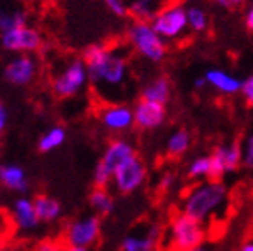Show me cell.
I'll return each mask as SVG.
<instances>
[{
    "mask_svg": "<svg viewBox=\"0 0 253 251\" xmlns=\"http://www.w3.org/2000/svg\"><path fill=\"white\" fill-rule=\"evenodd\" d=\"M83 60L86 63L88 79L95 90L111 95L116 90L125 88L130 74V65L122 49L104 44H91L84 49Z\"/></svg>",
    "mask_w": 253,
    "mask_h": 251,
    "instance_id": "cell-1",
    "label": "cell"
},
{
    "mask_svg": "<svg viewBox=\"0 0 253 251\" xmlns=\"http://www.w3.org/2000/svg\"><path fill=\"white\" fill-rule=\"evenodd\" d=\"M229 204V188L221 179H206L195 183L181 200V212L201 223L223 214Z\"/></svg>",
    "mask_w": 253,
    "mask_h": 251,
    "instance_id": "cell-2",
    "label": "cell"
},
{
    "mask_svg": "<svg viewBox=\"0 0 253 251\" xmlns=\"http://www.w3.org/2000/svg\"><path fill=\"white\" fill-rule=\"evenodd\" d=\"M126 41L139 58L160 63L167 56V42L158 36L150 21H132L126 28Z\"/></svg>",
    "mask_w": 253,
    "mask_h": 251,
    "instance_id": "cell-3",
    "label": "cell"
},
{
    "mask_svg": "<svg viewBox=\"0 0 253 251\" xmlns=\"http://www.w3.org/2000/svg\"><path fill=\"white\" fill-rule=\"evenodd\" d=\"M206 227L185 212H178L170 218L167 230V243L172 251H185L190 248L204 244Z\"/></svg>",
    "mask_w": 253,
    "mask_h": 251,
    "instance_id": "cell-4",
    "label": "cell"
},
{
    "mask_svg": "<svg viewBox=\"0 0 253 251\" xmlns=\"http://www.w3.org/2000/svg\"><path fill=\"white\" fill-rule=\"evenodd\" d=\"M88 71L83 58H69L58 69L51 83L53 93L58 98H74L88 86Z\"/></svg>",
    "mask_w": 253,
    "mask_h": 251,
    "instance_id": "cell-5",
    "label": "cell"
},
{
    "mask_svg": "<svg viewBox=\"0 0 253 251\" xmlns=\"http://www.w3.org/2000/svg\"><path fill=\"white\" fill-rule=\"evenodd\" d=\"M150 23L166 42H174V41L183 39L188 32L186 5L179 0L166 2L164 7L155 14V18Z\"/></svg>",
    "mask_w": 253,
    "mask_h": 251,
    "instance_id": "cell-6",
    "label": "cell"
},
{
    "mask_svg": "<svg viewBox=\"0 0 253 251\" xmlns=\"http://www.w3.org/2000/svg\"><path fill=\"white\" fill-rule=\"evenodd\" d=\"M102 236V220L99 214H84L69 221L63 230V243L67 246L88 248L99 243Z\"/></svg>",
    "mask_w": 253,
    "mask_h": 251,
    "instance_id": "cell-7",
    "label": "cell"
},
{
    "mask_svg": "<svg viewBox=\"0 0 253 251\" xmlns=\"http://www.w3.org/2000/svg\"><path fill=\"white\" fill-rule=\"evenodd\" d=\"M148 179V167L139 157H134L126 164L115 170L113 174V188L120 195H132L144 186Z\"/></svg>",
    "mask_w": 253,
    "mask_h": 251,
    "instance_id": "cell-8",
    "label": "cell"
},
{
    "mask_svg": "<svg viewBox=\"0 0 253 251\" xmlns=\"http://www.w3.org/2000/svg\"><path fill=\"white\" fill-rule=\"evenodd\" d=\"M0 46L14 55H34L42 46V34L37 28L25 25L0 36Z\"/></svg>",
    "mask_w": 253,
    "mask_h": 251,
    "instance_id": "cell-9",
    "label": "cell"
},
{
    "mask_svg": "<svg viewBox=\"0 0 253 251\" xmlns=\"http://www.w3.org/2000/svg\"><path fill=\"white\" fill-rule=\"evenodd\" d=\"M211 167H213V179H221L227 174L236 172L243 165L241 144L236 141L221 142L211 151Z\"/></svg>",
    "mask_w": 253,
    "mask_h": 251,
    "instance_id": "cell-10",
    "label": "cell"
},
{
    "mask_svg": "<svg viewBox=\"0 0 253 251\" xmlns=\"http://www.w3.org/2000/svg\"><path fill=\"white\" fill-rule=\"evenodd\" d=\"M39 62L32 55H14L4 67V79L16 88H25L36 81Z\"/></svg>",
    "mask_w": 253,
    "mask_h": 251,
    "instance_id": "cell-11",
    "label": "cell"
},
{
    "mask_svg": "<svg viewBox=\"0 0 253 251\" xmlns=\"http://www.w3.org/2000/svg\"><path fill=\"white\" fill-rule=\"evenodd\" d=\"M99 122L109 133H125L134 128V109L126 104H107L99 111Z\"/></svg>",
    "mask_w": 253,
    "mask_h": 251,
    "instance_id": "cell-12",
    "label": "cell"
},
{
    "mask_svg": "<svg viewBox=\"0 0 253 251\" xmlns=\"http://www.w3.org/2000/svg\"><path fill=\"white\" fill-rule=\"evenodd\" d=\"M132 109H134V126L142 132L158 130L167 122V109L164 104L141 98Z\"/></svg>",
    "mask_w": 253,
    "mask_h": 251,
    "instance_id": "cell-13",
    "label": "cell"
},
{
    "mask_svg": "<svg viewBox=\"0 0 253 251\" xmlns=\"http://www.w3.org/2000/svg\"><path fill=\"white\" fill-rule=\"evenodd\" d=\"M162 237V228L158 223H150L144 228L126 234L120 243V251H155Z\"/></svg>",
    "mask_w": 253,
    "mask_h": 251,
    "instance_id": "cell-14",
    "label": "cell"
},
{
    "mask_svg": "<svg viewBox=\"0 0 253 251\" xmlns=\"http://www.w3.org/2000/svg\"><path fill=\"white\" fill-rule=\"evenodd\" d=\"M134 157H137V155H135V146L132 144V141L125 137H115L113 141L107 142V146L104 148L102 158L99 162L107 170L115 174L118 167H122L123 164H126Z\"/></svg>",
    "mask_w": 253,
    "mask_h": 251,
    "instance_id": "cell-15",
    "label": "cell"
},
{
    "mask_svg": "<svg viewBox=\"0 0 253 251\" xmlns=\"http://www.w3.org/2000/svg\"><path fill=\"white\" fill-rule=\"evenodd\" d=\"M12 220L18 230L21 232H34L41 227V221L37 218L36 208H34V200L28 197H18L12 202Z\"/></svg>",
    "mask_w": 253,
    "mask_h": 251,
    "instance_id": "cell-16",
    "label": "cell"
},
{
    "mask_svg": "<svg viewBox=\"0 0 253 251\" xmlns=\"http://www.w3.org/2000/svg\"><path fill=\"white\" fill-rule=\"evenodd\" d=\"M204 78L206 83H208V86L213 88L216 93L225 95V97L237 95L239 90H241L243 79L236 78L234 74L223 71V69H210V71H206Z\"/></svg>",
    "mask_w": 253,
    "mask_h": 251,
    "instance_id": "cell-17",
    "label": "cell"
},
{
    "mask_svg": "<svg viewBox=\"0 0 253 251\" xmlns=\"http://www.w3.org/2000/svg\"><path fill=\"white\" fill-rule=\"evenodd\" d=\"M0 185L20 195L27 193L30 188L27 170L20 164H0Z\"/></svg>",
    "mask_w": 253,
    "mask_h": 251,
    "instance_id": "cell-18",
    "label": "cell"
},
{
    "mask_svg": "<svg viewBox=\"0 0 253 251\" xmlns=\"http://www.w3.org/2000/svg\"><path fill=\"white\" fill-rule=\"evenodd\" d=\"M170 97H172V86L166 76H155L150 81L144 83V86L141 88V98H144V100H151V102L166 106L170 100Z\"/></svg>",
    "mask_w": 253,
    "mask_h": 251,
    "instance_id": "cell-19",
    "label": "cell"
},
{
    "mask_svg": "<svg viewBox=\"0 0 253 251\" xmlns=\"http://www.w3.org/2000/svg\"><path fill=\"white\" fill-rule=\"evenodd\" d=\"M25 25H28V14L23 7L12 2L0 4V36Z\"/></svg>",
    "mask_w": 253,
    "mask_h": 251,
    "instance_id": "cell-20",
    "label": "cell"
},
{
    "mask_svg": "<svg viewBox=\"0 0 253 251\" xmlns=\"http://www.w3.org/2000/svg\"><path fill=\"white\" fill-rule=\"evenodd\" d=\"M32 200H34V208H36L37 218H39L41 223H55V221L60 220L63 211L60 200L47 195V193H39Z\"/></svg>",
    "mask_w": 253,
    "mask_h": 251,
    "instance_id": "cell-21",
    "label": "cell"
},
{
    "mask_svg": "<svg viewBox=\"0 0 253 251\" xmlns=\"http://www.w3.org/2000/svg\"><path fill=\"white\" fill-rule=\"evenodd\" d=\"M166 2L167 0H126L128 16H132L134 21H151Z\"/></svg>",
    "mask_w": 253,
    "mask_h": 251,
    "instance_id": "cell-22",
    "label": "cell"
},
{
    "mask_svg": "<svg viewBox=\"0 0 253 251\" xmlns=\"http://www.w3.org/2000/svg\"><path fill=\"white\" fill-rule=\"evenodd\" d=\"M190 148H192V133L186 128H176L169 133L166 141V151L169 157L181 158L188 153Z\"/></svg>",
    "mask_w": 253,
    "mask_h": 251,
    "instance_id": "cell-23",
    "label": "cell"
},
{
    "mask_svg": "<svg viewBox=\"0 0 253 251\" xmlns=\"http://www.w3.org/2000/svg\"><path fill=\"white\" fill-rule=\"evenodd\" d=\"M88 204H90L91 211L99 216H107L115 211L116 202L113 193L107 188H93L88 195Z\"/></svg>",
    "mask_w": 253,
    "mask_h": 251,
    "instance_id": "cell-24",
    "label": "cell"
},
{
    "mask_svg": "<svg viewBox=\"0 0 253 251\" xmlns=\"http://www.w3.org/2000/svg\"><path fill=\"white\" fill-rule=\"evenodd\" d=\"M67 141V132L65 128L60 125H55L51 128H47L46 132L39 137V142H37V149L41 153H51L55 149L62 148Z\"/></svg>",
    "mask_w": 253,
    "mask_h": 251,
    "instance_id": "cell-25",
    "label": "cell"
},
{
    "mask_svg": "<svg viewBox=\"0 0 253 251\" xmlns=\"http://www.w3.org/2000/svg\"><path fill=\"white\" fill-rule=\"evenodd\" d=\"M186 23H188V32L204 34L210 28V12L201 4L186 5Z\"/></svg>",
    "mask_w": 253,
    "mask_h": 251,
    "instance_id": "cell-26",
    "label": "cell"
},
{
    "mask_svg": "<svg viewBox=\"0 0 253 251\" xmlns=\"http://www.w3.org/2000/svg\"><path fill=\"white\" fill-rule=\"evenodd\" d=\"M186 177L190 181H206L213 179V167H211V157L202 155L190 160L186 165Z\"/></svg>",
    "mask_w": 253,
    "mask_h": 251,
    "instance_id": "cell-27",
    "label": "cell"
},
{
    "mask_svg": "<svg viewBox=\"0 0 253 251\" xmlns=\"http://www.w3.org/2000/svg\"><path fill=\"white\" fill-rule=\"evenodd\" d=\"M113 183V172L107 170L102 164H97L93 169V185L95 188H107Z\"/></svg>",
    "mask_w": 253,
    "mask_h": 251,
    "instance_id": "cell-28",
    "label": "cell"
},
{
    "mask_svg": "<svg viewBox=\"0 0 253 251\" xmlns=\"http://www.w3.org/2000/svg\"><path fill=\"white\" fill-rule=\"evenodd\" d=\"M241 153H243V165H245L246 169L253 170V133H250L248 137L243 141Z\"/></svg>",
    "mask_w": 253,
    "mask_h": 251,
    "instance_id": "cell-29",
    "label": "cell"
},
{
    "mask_svg": "<svg viewBox=\"0 0 253 251\" xmlns=\"http://www.w3.org/2000/svg\"><path fill=\"white\" fill-rule=\"evenodd\" d=\"M104 5L111 14H115L116 18H125L128 16V7H126V0H102Z\"/></svg>",
    "mask_w": 253,
    "mask_h": 251,
    "instance_id": "cell-30",
    "label": "cell"
},
{
    "mask_svg": "<svg viewBox=\"0 0 253 251\" xmlns=\"http://www.w3.org/2000/svg\"><path fill=\"white\" fill-rule=\"evenodd\" d=\"M239 93H241L243 100H245L248 106L253 107V74L241 81V90H239Z\"/></svg>",
    "mask_w": 253,
    "mask_h": 251,
    "instance_id": "cell-31",
    "label": "cell"
},
{
    "mask_svg": "<svg viewBox=\"0 0 253 251\" xmlns=\"http://www.w3.org/2000/svg\"><path fill=\"white\" fill-rule=\"evenodd\" d=\"M63 244L56 239H42L36 244V248L32 251H63Z\"/></svg>",
    "mask_w": 253,
    "mask_h": 251,
    "instance_id": "cell-32",
    "label": "cell"
},
{
    "mask_svg": "<svg viewBox=\"0 0 253 251\" xmlns=\"http://www.w3.org/2000/svg\"><path fill=\"white\" fill-rule=\"evenodd\" d=\"M176 186V174L174 172H164L162 176H160V179H158V188L162 190V192H170V190Z\"/></svg>",
    "mask_w": 253,
    "mask_h": 251,
    "instance_id": "cell-33",
    "label": "cell"
},
{
    "mask_svg": "<svg viewBox=\"0 0 253 251\" xmlns=\"http://www.w3.org/2000/svg\"><path fill=\"white\" fill-rule=\"evenodd\" d=\"M7 125H9V111L4 102H0V135L5 132Z\"/></svg>",
    "mask_w": 253,
    "mask_h": 251,
    "instance_id": "cell-34",
    "label": "cell"
},
{
    "mask_svg": "<svg viewBox=\"0 0 253 251\" xmlns=\"http://www.w3.org/2000/svg\"><path fill=\"white\" fill-rule=\"evenodd\" d=\"M213 2L221 9H236L237 5H241L239 0H213Z\"/></svg>",
    "mask_w": 253,
    "mask_h": 251,
    "instance_id": "cell-35",
    "label": "cell"
},
{
    "mask_svg": "<svg viewBox=\"0 0 253 251\" xmlns=\"http://www.w3.org/2000/svg\"><path fill=\"white\" fill-rule=\"evenodd\" d=\"M245 25L250 32H253V2L248 5V9L245 12Z\"/></svg>",
    "mask_w": 253,
    "mask_h": 251,
    "instance_id": "cell-36",
    "label": "cell"
},
{
    "mask_svg": "<svg viewBox=\"0 0 253 251\" xmlns=\"http://www.w3.org/2000/svg\"><path fill=\"white\" fill-rule=\"evenodd\" d=\"M194 86L197 88V90H202V88L208 86V83H206V78H204V76H201V78H195Z\"/></svg>",
    "mask_w": 253,
    "mask_h": 251,
    "instance_id": "cell-37",
    "label": "cell"
},
{
    "mask_svg": "<svg viewBox=\"0 0 253 251\" xmlns=\"http://www.w3.org/2000/svg\"><path fill=\"white\" fill-rule=\"evenodd\" d=\"M236 251H253V241H250V243L241 244V246L237 248Z\"/></svg>",
    "mask_w": 253,
    "mask_h": 251,
    "instance_id": "cell-38",
    "label": "cell"
},
{
    "mask_svg": "<svg viewBox=\"0 0 253 251\" xmlns=\"http://www.w3.org/2000/svg\"><path fill=\"white\" fill-rule=\"evenodd\" d=\"M185 251H211V250L206 246V244H199V246H194V248H190V250H185Z\"/></svg>",
    "mask_w": 253,
    "mask_h": 251,
    "instance_id": "cell-39",
    "label": "cell"
},
{
    "mask_svg": "<svg viewBox=\"0 0 253 251\" xmlns=\"http://www.w3.org/2000/svg\"><path fill=\"white\" fill-rule=\"evenodd\" d=\"M63 251H90L88 248H78V246H65Z\"/></svg>",
    "mask_w": 253,
    "mask_h": 251,
    "instance_id": "cell-40",
    "label": "cell"
},
{
    "mask_svg": "<svg viewBox=\"0 0 253 251\" xmlns=\"http://www.w3.org/2000/svg\"><path fill=\"white\" fill-rule=\"evenodd\" d=\"M239 2H241V4H243V2H246V0H239Z\"/></svg>",
    "mask_w": 253,
    "mask_h": 251,
    "instance_id": "cell-41",
    "label": "cell"
}]
</instances>
